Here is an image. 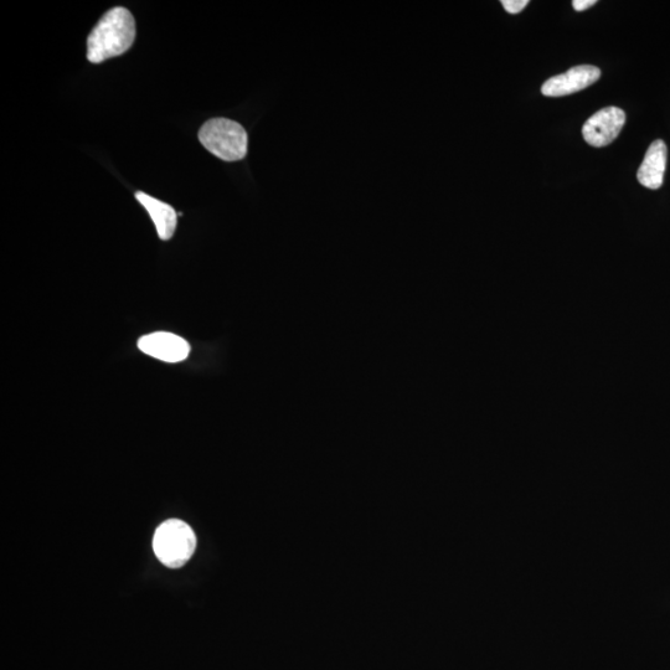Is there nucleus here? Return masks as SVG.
<instances>
[{
	"label": "nucleus",
	"mask_w": 670,
	"mask_h": 670,
	"mask_svg": "<svg viewBox=\"0 0 670 670\" xmlns=\"http://www.w3.org/2000/svg\"><path fill=\"white\" fill-rule=\"evenodd\" d=\"M136 39V22L130 10L116 7L103 15L87 39V59L100 64L130 50Z\"/></svg>",
	"instance_id": "nucleus-1"
},
{
	"label": "nucleus",
	"mask_w": 670,
	"mask_h": 670,
	"mask_svg": "<svg viewBox=\"0 0 670 670\" xmlns=\"http://www.w3.org/2000/svg\"><path fill=\"white\" fill-rule=\"evenodd\" d=\"M197 549V536L187 523L169 519L156 530L153 538L154 554L169 569L183 568Z\"/></svg>",
	"instance_id": "nucleus-2"
},
{
	"label": "nucleus",
	"mask_w": 670,
	"mask_h": 670,
	"mask_svg": "<svg viewBox=\"0 0 670 670\" xmlns=\"http://www.w3.org/2000/svg\"><path fill=\"white\" fill-rule=\"evenodd\" d=\"M199 141L215 157L236 162L246 157L249 138L240 123L228 118H213L200 128Z\"/></svg>",
	"instance_id": "nucleus-3"
},
{
	"label": "nucleus",
	"mask_w": 670,
	"mask_h": 670,
	"mask_svg": "<svg viewBox=\"0 0 670 670\" xmlns=\"http://www.w3.org/2000/svg\"><path fill=\"white\" fill-rule=\"evenodd\" d=\"M625 123V111L618 107H606L585 122L582 136L592 147H606L615 141Z\"/></svg>",
	"instance_id": "nucleus-4"
},
{
	"label": "nucleus",
	"mask_w": 670,
	"mask_h": 670,
	"mask_svg": "<svg viewBox=\"0 0 670 670\" xmlns=\"http://www.w3.org/2000/svg\"><path fill=\"white\" fill-rule=\"evenodd\" d=\"M600 77L601 70L599 67L592 65L571 67L565 74L551 77V79L544 82L541 92H543L544 96L548 97H563L576 94V92L594 85L595 82L600 80Z\"/></svg>",
	"instance_id": "nucleus-5"
},
{
	"label": "nucleus",
	"mask_w": 670,
	"mask_h": 670,
	"mask_svg": "<svg viewBox=\"0 0 670 670\" xmlns=\"http://www.w3.org/2000/svg\"><path fill=\"white\" fill-rule=\"evenodd\" d=\"M142 353L166 363H179L188 358L190 345L177 334L156 332L144 335L138 340Z\"/></svg>",
	"instance_id": "nucleus-6"
},
{
	"label": "nucleus",
	"mask_w": 670,
	"mask_h": 670,
	"mask_svg": "<svg viewBox=\"0 0 670 670\" xmlns=\"http://www.w3.org/2000/svg\"><path fill=\"white\" fill-rule=\"evenodd\" d=\"M667 146L658 139L649 146L642 166L639 167L638 182L648 189L656 190L662 187L664 173H666Z\"/></svg>",
	"instance_id": "nucleus-7"
},
{
	"label": "nucleus",
	"mask_w": 670,
	"mask_h": 670,
	"mask_svg": "<svg viewBox=\"0 0 670 670\" xmlns=\"http://www.w3.org/2000/svg\"><path fill=\"white\" fill-rule=\"evenodd\" d=\"M136 199L151 216L154 225H156L159 239L164 241L172 239L175 229H177V213L172 206L142 192L136 193Z\"/></svg>",
	"instance_id": "nucleus-8"
},
{
	"label": "nucleus",
	"mask_w": 670,
	"mask_h": 670,
	"mask_svg": "<svg viewBox=\"0 0 670 670\" xmlns=\"http://www.w3.org/2000/svg\"><path fill=\"white\" fill-rule=\"evenodd\" d=\"M529 4L528 0H503L502 5L509 14H518L523 12Z\"/></svg>",
	"instance_id": "nucleus-9"
},
{
	"label": "nucleus",
	"mask_w": 670,
	"mask_h": 670,
	"mask_svg": "<svg viewBox=\"0 0 670 670\" xmlns=\"http://www.w3.org/2000/svg\"><path fill=\"white\" fill-rule=\"evenodd\" d=\"M596 3V0H574L572 5H574V9L577 10V12H584V10L591 8L592 5H595Z\"/></svg>",
	"instance_id": "nucleus-10"
}]
</instances>
